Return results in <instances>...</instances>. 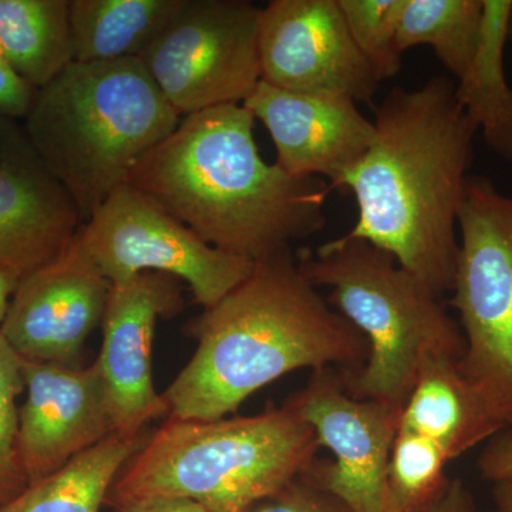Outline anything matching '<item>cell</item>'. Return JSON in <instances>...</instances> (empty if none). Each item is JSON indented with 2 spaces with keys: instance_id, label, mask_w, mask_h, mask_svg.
I'll use <instances>...</instances> for the list:
<instances>
[{
  "instance_id": "1f68e13d",
  "label": "cell",
  "mask_w": 512,
  "mask_h": 512,
  "mask_svg": "<svg viewBox=\"0 0 512 512\" xmlns=\"http://www.w3.org/2000/svg\"><path fill=\"white\" fill-rule=\"evenodd\" d=\"M493 498L497 510L512 512V483L493 484Z\"/></svg>"
},
{
  "instance_id": "9c48e42d",
  "label": "cell",
  "mask_w": 512,
  "mask_h": 512,
  "mask_svg": "<svg viewBox=\"0 0 512 512\" xmlns=\"http://www.w3.org/2000/svg\"><path fill=\"white\" fill-rule=\"evenodd\" d=\"M261 10L245 0H185L140 57L181 117L242 104L261 82Z\"/></svg>"
},
{
  "instance_id": "30bf717a",
  "label": "cell",
  "mask_w": 512,
  "mask_h": 512,
  "mask_svg": "<svg viewBox=\"0 0 512 512\" xmlns=\"http://www.w3.org/2000/svg\"><path fill=\"white\" fill-rule=\"evenodd\" d=\"M288 404L333 453L330 463L315 458L306 476L350 512H394L389 461L403 407L350 396L338 369L312 372Z\"/></svg>"
},
{
  "instance_id": "ac0fdd59",
  "label": "cell",
  "mask_w": 512,
  "mask_h": 512,
  "mask_svg": "<svg viewBox=\"0 0 512 512\" xmlns=\"http://www.w3.org/2000/svg\"><path fill=\"white\" fill-rule=\"evenodd\" d=\"M185 0H70L74 62L140 59Z\"/></svg>"
},
{
  "instance_id": "ffe728a7",
  "label": "cell",
  "mask_w": 512,
  "mask_h": 512,
  "mask_svg": "<svg viewBox=\"0 0 512 512\" xmlns=\"http://www.w3.org/2000/svg\"><path fill=\"white\" fill-rule=\"evenodd\" d=\"M512 0H484L483 32L470 67L456 84L458 103L487 146L512 161V87L504 69Z\"/></svg>"
},
{
  "instance_id": "f546056e",
  "label": "cell",
  "mask_w": 512,
  "mask_h": 512,
  "mask_svg": "<svg viewBox=\"0 0 512 512\" xmlns=\"http://www.w3.org/2000/svg\"><path fill=\"white\" fill-rule=\"evenodd\" d=\"M120 512H210L187 498H156L131 505Z\"/></svg>"
},
{
  "instance_id": "8992f818",
  "label": "cell",
  "mask_w": 512,
  "mask_h": 512,
  "mask_svg": "<svg viewBox=\"0 0 512 512\" xmlns=\"http://www.w3.org/2000/svg\"><path fill=\"white\" fill-rule=\"evenodd\" d=\"M299 268L326 301L367 340L359 369L342 370L350 396L403 407L430 359L463 360V330L443 298L392 255L362 239H332L296 254Z\"/></svg>"
},
{
  "instance_id": "9a60e30c",
  "label": "cell",
  "mask_w": 512,
  "mask_h": 512,
  "mask_svg": "<svg viewBox=\"0 0 512 512\" xmlns=\"http://www.w3.org/2000/svg\"><path fill=\"white\" fill-rule=\"evenodd\" d=\"M242 106L261 120L274 141L276 164L293 178L330 181L342 191L375 138V124L353 100L311 96L259 82Z\"/></svg>"
},
{
  "instance_id": "cb8c5ba5",
  "label": "cell",
  "mask_w": 512,
  "mask_h": 512,
  "mask_svg": "<svg viewBox=\"0 0 512 512\" xmlns=\"http://www.w3.org/2000/svg\"><path fill=\"white\" fill-rule=\"evenodd\" d=\"M346 25L377 79H393L402 70L397 45L400 19L407 0H338Z\"/></svg>"
},
{
  "instance_id": "6da1fadb",
  "label": "cell",
  "mask_w": 512,
  "mask_h": 512,
  "mask_svg": "<svg viewBox=\"0 0 512 512\" xmlns=\"http://www.w3.org/2000/svg\"><path fill=\"white\" fill-rule=\"evenodd\" d=\"M373 124L372 146L342 185L359 208L345 237L392 255L443 298L456 276L458 212L478 128L444 76L416 90L393 89Z\"/></svg>"
},
{
  "instance_id": "52a82bcc",
  "label": "cell",
  "mask_w": 512,
  "mask_h": 512,
  "mask_svg": "<svg viewBox=\"0 0 512 512\" xmlns=\"http://www.w3.org/2000/svg\"><path fill=\"white\" fill-rule=\"evenodd\" d=\"M458 228L450 305L466 340L461 372L491 416L512 429V197L470 175Z\"/></svg>"
},
{
  "instance_id": "603a6c76",
  "label": "cell",
  "mask_w": 512,
  "mask_h": 512,
  "mask_svg": "<svg viewBox=\"0 0 512 512\" xmlns=\"http://www.w3.org/2000/svg\"><path fill=\"white\" fill-rule=\"evenodd\" d=\"M450 458L433 441L397 429L389 461V491L394 512H417L446 487Z\"/></svg>"
},
{
  "instance_id": "7a4b0ae2",
  "label": "cell",
  "mask_w": 512,
  "mask_h": 512,
  "mask_svg": "<svg viewBox=\"0 0 512 512\" xmlns=\"http://www.w3.org/2000/svg\"><path fill=\"white\" fill-rule=\"evenodd\" d=\"M255 117L242 104L188 114L131 174L146 194L198 237L227 254L259 262L326 225L330 185L293 178L266 163Z\"/></svg>"
},
{
  "instance_id": "d6986e66",
  "label": "cell",
  "mask_w": 512,
  "mask_h": 512,
  "mask_svg": "<svg viewBox=\"0 0 512 512\" xmlns=\"http://www.w3.org/2000/svg\"><path fill=\"white\" fill-rule=\"evenodd\" d=\"M146 441L144 431L111 434L0 505V512H100L121 470Z\"/></svg>"
},
{
  "instance_id": "2e32d148",
  "label": "cell",
  "mask_w": 512,
  "mask_h": 512,
  "mask_svg": "<svg viewBox=\"0 0 512 512\" xmlns=\"http://www.w3.org/2000/svg\"><path fill=\"white\" fill-rule=\"evenodd\" d=\"M82 225L23 126L0 119V268L23 278L62 254Z\"/></svg>"
},
{
  "instance_id": "7c38bea8",
  "label": "cell",
  "mask_w": 512,
  "mask_h": 512,
  "mask_svg": "<svg viewBox=\"0 0 512 512\" xmlns=\"http://www.w3.org/2000/svg\"><path fill=\"white\" fill-rule=\"evenodd\" d=\"M110 286L74 238L62 254L19 279L0 335L20 359L76 365L103 322Z\"/></svg>"
},
{
  "instance_id": "ba28073f",
  "label": "cell",
  "mask_w": 512,
  "mask_h": 512,
  "mask_svg": "<svg viewBox=\"0 0 512 512\" xmlns=\"http://www.w3.org/2000/svg\"><path fill=\"white\" fill-rule=\"evenodd\" d=\"M76 239L110 285L144 272L173 276L188 285L204 309L242 284L255 266L207 244L131 185L114 192L84 222Z\"/></svg>"
},
{
  "instance_id": "4316f807",
  "label": "cell",
  "mask_w": 512,
  "mask_h": 512,
  "mask_svg": "<svg viewBox=\"0 0 512 512\" xmlns=\"http://www.w3.org/2000/svg\"><path fill=\"white\" fill-rule=\"evenodd\" d=\"M36 93L0 55V119L25 120Z\"/></svg>"
},
{
  "instance_id": "3957f363",
  "label": "cell",
  "mask_w": 512,
  "mask_h": 512,
  "mask_svg": "<svg viewBox=\"0 0 512 512\" xmlns=\"http://www.w3.org/2000/svg\"><path fill=\"white\" fill-rule=\"evenodd\" d=\"M197 350L163 393L168 414L220 420L249 396L299 369H359L369 345L309 282L291 248L255 262L251 275L195 322Z\"/></svg>"
},
{
  "instance_id": "d4e9b609",
  "label": "cell",
  "mask_w": 512,
  "mask_h": 512,
  "mask_svg": "<svg viewBox=\"0 0 512 512\" xmlns=\"http://www.w3.org/2000/svg\"><path fill=\"white\" fill-rule=\"evenodd\" d=\"M25 390L20 357L0 335V505L29 487L19 457V394Z\"/></svg>"
},
{
  "instance_id": "484cf974",
  "label": "cell",
  "mask_w": 512,
  "mask_h": 512,
  "mask_svg": "<svg viewBox=\"0 0 512 512\" xmlns=\"http://www.w3.org/2000/svg\"><path fill=\"white\" fill-rule=\"evenodd\" d=\"M237 512H350L338 498L302 474L284 490Z\"/></svg>"
},
{
  "instance_id": "83f0119b",
  "label": "cell",
  "mask_w": 512,
  "mask_h": 512,
  "mask_svg": "<svg viewBox=\"0 0 512 512\" xmlns=\"http://www.w3.org/2000/svg\"><path fill=\"white\" fill-rule=\"evenodd\" d=\"M478 470L493 484L512 483V429L501 431L485 444Z\"/></svg>"
},
{
  "instance_id": "277c9868",
  "label": "cell",
  "mask_w": 512,
  "mask_h": 512,
  "mask_svg": "<svg viewBox=\"0 0 512 512\" xmlns=\"http://www.w3.org/2000/svg\"><path fill=\"white\" fill-rule=\"evenodd\" d=\"M181 119L141 60L127 59L70 63L37 90L22 126L84 224Z\"/></svg>"
},
{
  "instance_id": "8fae6325",
  "label": "cell",
  "mask_w": 512,
  "mask_h": 512,
  "mask_svg": "<svg viewBox=\"0 0 512 512\" xmlns=\"http://www.w3.org/2000/svg\"><path fill=\"white\" fill-rule=\"evenodd\" d=\"M258 50L261 80L276 89L355 103L379 89L338 0H272L261 10Z\"/></svg>"
},
{
  "instance_id": "836d02e7",
  "label": "cell",
  "mask_w": 512,
  "mask_h": 512,
  "mask_svg": "<svg viewBox=\"0 0 512 512\" xmlns=\"http://www.w3.org/2000/svg\"><path fill=\"white\" fill-rule=\"evenodd\" d=\"M494 512H501V511H498V510H497V511H494Z\"/></svg>"
},
{
  "instance_id": "44dd1931",
  "label": "cell",
  "mask_w": 512,
  "mask_h": 512,
  "mask_svg": "<svg viewBox=\"0 0 512 512\" xmlns=\"http://www.w3.org/2000/svg\"><path fill=\"white\" fill-rule=\"evenodd\" d=\"M0 55L40 90L74 62L70 0H0Z\"/></svg>"
},
{
  "instance_id": "7402d4cb",
  "label": "cell",
  "mask_w": 512,
  "mask_h": 512,
  "mask_svg": "<svg viewBox=\"0 0 512 512\" xmlns=\"http://www.w3.org/2000/svg\"><path fill=\"white\" fill-rule=\"evenodd\" d=\"M484 0H407L400 19V52L416 46L433 47L440 63L463 77L480 46Z\"/></svg>"
},
{
  "instance_id": "e0dca14e",
  "label": "cell",
  "mask_w": 512,
  "mask_h": 512,
  "mask_svg": "<svg viewBox=\"0 0 512 512\" xmlns=\"http://www.w3.org/2000/svg\"><path fill=\"white\" fill-rule=\"evenodd\" d=\"M461 360L430 359L400 414V429L413 431L443 448L450 461L504 431L471 389Z\"/></svg>"
},
{
  "instance_id": "d6a6232c",
  "label": "cell",
  "mask_w": 512,
  "mask_h": 512,
  "mask_svg": "<svg viewBox=\"0 0 512 512\" xmlns=\"http://www.w3.org/2000/svg\"><path fill=\"white\" fill-rule=\"evenodd\" d=\"M508 40L512 42V8L510 12V19H508Z\"/></svg>"
},
{
  "instance_id": "f1b7e54d",
  "label": "cell",
  "mask_w": 512,
  "mask_h": 512,
  "mask_svg": "<svg viewBox=\"0 0 512 512\" xmlns=\"http://www.w3.org/2000/svg\"><path fill=\"white\" fill-rule=\"evenodd\" d=\"M417 512H474V501L460 480H448L443 491Z\"/></svg>"
},
{
  "instance_id": "4dcf8cb0",
  "label": "cell",
  "mask_w": 512,
  "mask_h": 512,
  "mask_svg": "<svg viewBox=\"0 0 512 512\" xmlns=\"http://www.w3.org/2000/svg\"><path fill=\"white\" fill-rule=\"evenodd\" d=\"M19 279V276L13 274V272L0 268V323L5 319L10 298H12L13 292H15Z\"/></svg>"
},
{
  "instance_id": "5bb4252c",
  "label": "cell",
  "mask_w": 512,
  "mask_h": 512,
  "mask_svg": "<svg viewBox=\"0 0 512 512\" xmlns=\"http://www.w3.org/2000/svg\"><path fill=\"white\" fill-rule=\"evenodd\" d=\"M183 308L173 276L144 272L110 286L99 359L117 433H141L168 414L153 382V340L157 320Z\"/></svg>"
},
{
  "instance_id": "4fadbf2b",
  "label": "cell",
  "mask_w": 512,
  "mask_h": 512,
  "mask_svg": "<svg viewBox=\"0 0 512 512\" xmlns=\"http://www.w3.org/2000/svg\"><path fill=\"white\" fill-rule=\"evenodd\" d=\"M26 399L19 407V457L28 484L52 476L117 433L99 365L20 359Z\"/></svg>"
},
{
  "instance_id": "e575fe53",
  "label": "cell",
  "mask_w": 512,
  "mask_h": 512,
  "mask_svg": "<svg viewBox=\"0 0 512 512\" xmlns=\"http://www.w3.org/2000/svg\"><path fill=\"white\" fill-rule=\"evenodd\" d=\"M114 512H120V511H114Z\"/></svg>"
},
{
  "instance_id": "5b68a950",
  "label": "cell",
  "mask_w": 512,
  "mask_h": 512,
  "mask_svg": "<svg viewBox=\"0 0 512 512\" xmlns=\"http://www.w3.org/2000/svg\"><path fill=\"white\" fill-rule=\"evenodd\" d=\"M319 441L288 403L252 417H170L121 470L114 511L156 498H187L210 512H237L279 493L308 470Z\"/></svg>"
}]
</instances>
